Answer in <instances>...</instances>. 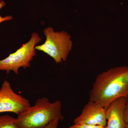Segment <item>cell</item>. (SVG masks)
Here are the masks:
<instances>
[{"instance_id":"cell-1","label":"cell","mask_w":128,"mask_h":128,"mask_svg":"<svg viewBox=\"0 0 128 128\" xmlns=\"http://www.w3.org/2000/svg\"><path fill=\"white\" fill-rule=\"evenodd\" d=\"M128 98V66L110 68L97 76L89 93V100L105 109L114 100Z\"/></svg>"},{"instance_id":"cell-2","label":"cell","mask_w":128,"mask_h":128,"mask_svg":"<svg viewBox=\"0 0 128 128\" xmlns=\"http://www.w3.org/2000/svg\"><path fill=\"white\" fill-rule=\"evenodd\" d=\"M61 108L60 101L51 102L44 97L38 98L18 115L17 125L18 128H44L56 119L63 120Z\"/></svg>"},{"instance_id":"cell-3","label":"cell","mask_w":128,"mask_h":128,"mask_svg":"<svg viewBox=\"0 0 128 128\" xmlns=\"http://www.w3.org/2000/svg\"><path fill=\"white\" fill-rule=\"evenodd\" d=\"M44 33L46 41L42 44L36 46V50L46 53L56 64L66 61L73 46L71 36L66 31L55 32L50 27L44 29Z\"/></svg>"},{"instance_id":"cell-4","label":"cell","mask_w":128,"mask_h":128,"mask_svg":"<svg viewBox=\"0 0 128 128\" xmlns=\"http://www.w3.org/2000/svg\"><path fill=\"white\" fill-rule=\"evenodd\" d=\"M41 40L39 34L36 32L32 33L27 42L6 58L0 60V71H6L8 74L10 71H12L18 74L20 68L22 67L25 69L30 67V62L36 54L35 47Z\"/></svg>"},{"instance_id":"cell-5","label":"cell","mask_w":128,"mask_h":128,"mask_svg":"<svg viewBox=\"0 0 128 128\" xmlns=\"http://www.w3.org/2000/svg\"><path fill=\"white\" fill-rule=\"evenodd\" d=\"M30 106L28 99L16 93L10 82L4 81L0 89V113L11 112L18 115Z\"/></svg>"},{"instance_id":"cell-6","label":"cell","mask_w":128,"mask_h":128,"mask_svg":"<svg viewBox=\"0 0 128 128\" xmlns=\"http://www.w3.org/2000/svg\"><path fill=\"white\" fill-rule=\"evenodd\" d=\"M74 124H84L105 127L107 124L106 109L92 101L84 106L81 114L76 118Z\"/></svg>"},{"instance_id":"cell-7","label":"cell","mask_w":128,"mask_h":128,"mask_svg":"<svg viewBox=\"0 0 128 128\" xmlns=\"http://www.w3.org/2000/svg\"><path fill=\"white\" fill-rule=\"evenodd\" d=\"M128 98L122 97L117 98L106 108L107 124L105 128H126L124 110Z\"/></svg>"},{"instance_id":"cell-8","label":"cell","mask_w":128,"mask_h":128,"mask_svg":"<svg viewBox=\"0 0 128 128\" xmlns=\"http://www.w3.org/2000/svg\"><path fill=\"white\" fill-rule=\"evenodd\" d=\"M0 128H18L16 118L8 115L0 116Z\"/></svg>"},{"instance_id":"cell-9","label":"cell","mask_w":128,"mask_h":128,"mask_svg":"<svg viewBox=\"0 0 128 128\" xmlns=\"http://www.w3.org/2000/svg\"><path fill=\"white\" fill-rule=\"evenodd\" d=\"M105 127L100 126L89 125L84 124H74L69 128H105Z\"/></svg>"},{"instance_id":"cell-10","label":"cell","mask_w":128,"mask_h":128,"mask_svg":"<svg viewBox=\"0 0 128 128\" xmlns=\"http://www.w3.org/2000/svg\"><path fill=\"white\" fill-rule=\"evenodd\" d=\"M6 5V2L2 0H0V9L4 7ZM12 17L11 16H8L5 17H2L0 16V24L6 21H10L12 20Z\"/></svg>"},{"instance_id":"cell-11","label":"cell","mask_w":128,"mask_h":128,"mask_svg":"<svg viewBox=\"0 0 128 128\" xmlns=\"http://www.w3.org/2000/svg\"><path fill=\"white\" fill-rule=\"evenodd\" d=\"M60 121V119H56L50 122V123L44 128H57Z\"/></svg>"},{"instance_id":"cell-12","label":"cell","mask_w":128,"mask_h":128,"mask_svg":"<svg viewBox=\"0 0 128 128\" xmlns=\"http://www.w3.org/2000/svg\"><path fill=\"white\" fill-rule=\"evenodd\" d=\"M124 119L126 124H128V98L125 105L124 110Z\"/></svg>"},{"instance_id":"cell-13","label":"cell","mask_w":128,"mask_h":128,"mask_svg":"<svg viewBox=\"0 0 128 128\" xmlns=\"http://www.w3.org/2000/svg\"><path fill=\"white\" fill-rule=\"evenodd\" d=\"M126 128H128V124H126Z\"/></svg>"}]
</instances>
